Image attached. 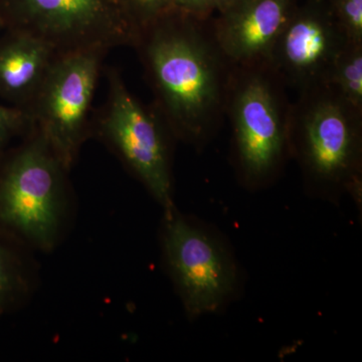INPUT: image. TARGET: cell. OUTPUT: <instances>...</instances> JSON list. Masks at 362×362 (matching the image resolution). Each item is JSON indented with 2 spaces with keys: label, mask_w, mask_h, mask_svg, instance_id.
I'll return each instance as SVG.
<instances>
[{
  "label": "cell",
  "mask_w": 362,
  "mask_h": 362,
  "mask_svg": "<svg viewBox=\"0 0 362 362\" xmlns=\"http://www.w3.org/2000/svg\"><path fill=\"white\" fill-rule=\"evenodd\" d=\"M173 137L204 146L220 130L233 66L211 30L173 8L136 33L134 44Z\"/></svg>",
  "instance_id": "1"
},
{
  "label": "cell",
  "mask_w": 362,
  "mask_h": 362,
  "mask_svg": "<svg viewBox=\"0 0 362 362\" xmlns=\"http://www.w3.org/2000/svg\"><path fill=\"white\" fill-rule=\"evenodd\" d=\"M290 153L310 187L326 194L362 192V112L328 84L298 93Z\"/></svg>",
  "instance_id": "2"
},
{
  "label": "cell",
  "mask_w": 362,
  "mask_h": 362,
  "mask_svg": "<svg viewBox=\"0 0 362 362\" xmlns=\"http://www.w3.org/2000/svg\"><path fill=\"white\" fill-rule=\"evenodd\" d=\"M268 62L233 66L226 117L233 130L235 169L246 187L277 177L290 153L292 103Z\"/></svg>",
  "instance_id": "3"
},
{
  "label": "cell",
  "mask_w": 362,
  "mask_h": 362,
  "mask_svg": "<svg viewBox=\"0 0 362 362\" xmlns=\"http://www.w3.org/2000/svg\"><path fill=\"white\" fill-rule=\"evenodd\" d=\"M65 166L33 127L18 148L0 158V230L49 250L63 216Z\"/></svg>",
  "instance_id": "4"
},
{
  "label": "cell",
  "mask_w": 362,
  "mask_h": 362,
  "mask_svg": "<svg viewBox=\"0 0 362 362\" xmlns=\"http://www.w3.org/2000/svg\"><path fill=\"white\" fill-rule=\"evenodd\" d=\"M106 103L92 124L99 136L164 209L173 206L170 130L156 106L143 104L116 69L108 71Z\"/></svg>",
  "instance_id": "5"
},
{
  "label": "cell",
  "mask_w": 362,
  "mask_h": 362,
  "mask_svg": "<svg viewBox=\"0 0 362 362\" xmlns=\"http://www.w3.org/2000/svg\"><path fill=\"white\" fill-rule=\"evenodd\" d=\"M109 49L58 54L26 110L69 170L92 131V107Z\"/></svg>",
  "instance_id": "6"
},
{
  "label": "cell",
  "mask_w": 362,
  "mask_h": 362,
  "mask_svg": "<svg viewBox=\"0 0 362 362\" xmlns=\"http://www.w3.org/2000/svg\"><path fill=\"white\" fill-rule=\"evenodd\" d=\"M4 30L44 40L58 54L131 45L135 33L112 0H0Z\"/></svg>",
  "instance_id": "7"
},
{
  "label": "cell",
  "mask_w": 362,
  "mask_h": 362,
  "mask_svg": "<svg viewBox=\"0 0 362 362\" xmlns=\"http://www.w3.org/2000/svg\"><path fill=\"white\" fill-rule=\"evenodd\" d=\"M164 211V257L183 306L190 317L214 313L237 289L235 262L220 240L175 206Z\"/></svg>",
  "instance_id": "8"
},
{
  "label": "cell",
  "mask_w": 362,
  "mask_h": 362,
  "mask_svg": "<svg viewBox=\"0 0 362 362\" xmlns=\"http://www.w3.org/2000/svg\"><path fill=\"white\" fill-rule=\"evenodd\" d=\"M349 42L326 0L298 4L283 28L268 63L297 92L327 84L331 68Z\"/></svg>",
  "instance_id": "9"
},
{
  "label": "cell",
  "mask_w": 362,
  "mask_h": 362,
  "mask_svg": "<svg viewBox=\"0 0 362 362\" xmlns=\"http://www.w3.org/2000/svg\"><path fill=\"white\" fill-rule=\"evenodd\" d=\"M298 0H228L211 18V30L233 66L268 61Z\"/></svg>",
  "instance_id": "10"
},
{
  "label": "cell",
  "mask_w": 362,
  "mask_h": 362,
  "mask_svg": "<svg viewBox=\"0 0 362 362\" xmlns=\"http://www.w3.org/2000/svg\"><path fill=\"white\" fill-rule=\"evenodd\" d=\"M58 52L44 40L20 30L0 33V98L28 109Z\"/></svg>",
  "instance_id": "11"
},
{
  "label": "cell",
  "mask_w": 362,
  "mask_h": 362,
  "mask_svg": "<svg viewBox=\"0 0 362 362\" xmlns=\"http://www.w3.org/2000/svg\"><path fill=\"white\" fill-rule=\"evenodd\" d=\"M327 84L362 112V44L347 42L331 68Z\"/></svg>",
  "instance_id": "12"
},
{
  "label": "cell",
  "mask_w": 362,
  "mask_h": 362,
  "mask_svg": "<svg viewBox=\"0 0 362 362\" xmlns=\"http://www.w3.org/2000/svg\"><path fill=\"white\" fill-rule=\"evenodd\" d=\"M0 230V315L18 300L25 289V276L18 254Z\"/></svg>",
  "instance_id": "13"
},
{
  "label": "cell",
  "mask_w": 362,
  "mask_h": 362,
  "mask_svg": "<svg viewBox=\"0 0 362 362\" xmlns=\"http://www.w3.org/2000/svg\"><path fill=\"white\" fill-rule=\"evenodd\" d=\"M173 0H118V6L133 32L173 9Z\"/></svg>",
  "instance_id": "14"
},
{
  "label": "cell",
  "mask_w": 362,
  "mask_h": 362,
  "mask_svg": "<svg viewBox=\"0 0 362 362\" xmlns=\"http://www.w3.org/2000/svg\"><path fill=\"white\" fill-rule=\"evenodd\" d=\"M331 16L350 42L362 44V0H326Z\"/></svg>",
  "instance_id": "15"
},
{
  "label": "cell",
  "mask_w": 362,
  "mask_h": 362,
  "mask_svg": "<svg viewBox=\"0 0 362 362\" xmlns=\"http://www.w3.org/2000/svg\"><path fill=\"white\" fill-rule=\"evenodd\" d=\"M33 128V119L26 109L0 104V158L13 138L28 135Z\"/></svg>",
  "instance_id": "16"
},
{
  "label": "cell",
  "mask_w": 362,
  "mask_h": 362,
  "mask_svg": "<svg viewBox=\"0 0 362 362\" xmlns=\"http://www.w3.org/2000/svg\"><path fill=\"white\" fill-rule=\"evenodd\" d=\"M228 0H173V8L194 16L197 20L209 21L221 11Z\"/></svg>",
  "instance_id": "17"
},
{
  "label": "cell",
  "mask_w": 362,
  "mask_h": 362,
  "mask_svg": "<svg viewBox=\"0 0 362 362\" xmlns=\"http://www.w3.org/2000/svg\"><path fill=\"white\" fill-rule=\"evenodd\" d=\"M4 30V23H2L1 18H0V33L2 32V30Z\"/></svg>",
  "instance_id": "18"
},
{
  "label": "cell",
  "mask_w": 362,
  "mask_h": 362,
  "mask_svg": "<svg viewBox=\"0 0 362 362\" xmlns=\"http://www.w3.org/2000/svg\"><path fill=\"white\" fill-rule=\"evenodd\" d=\"M112 1L115 2V4H118V0H112Z\"/></svg>",
  "instance_id": "19"
}]
</instances>
